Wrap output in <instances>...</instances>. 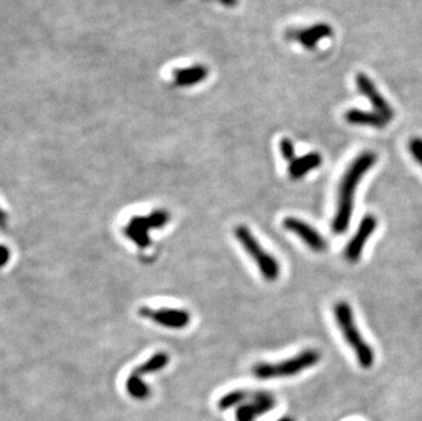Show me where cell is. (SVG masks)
<instances>
[{
	"mask_svg": "<svg viewBox=\"0 0 422 421\" xmlns=\"http://www.w3.org/2000/svg\"><path fill=\"white\" fill-rule=\"evenodd\" d=\"M376 162H377L376 154L369 151L362 152L354 159V162L345 173L339 185L336 212L332 220V231L335 234H343L349 228L354 210L356 189L361 182L362 177L376 165Z\"/></svg>",
	"mask_w": 422,
	"mask_h": 421,
	"instance_id": "cell-1",
	"label": "cell"
},
{
	"mask_svg": "<svg viewBox=\"0 0 422 421\" xmlns=\"http://www.w3.org/2000/svg\"><path fill=\"white\" fill-rule=\"evenodd\" d=\"M334 316L339 328L343 333L345 339L347 341L349 346H351V349L354 350L360 367L364 370L372 368L375 364V350L360 333L350 304H347L346 301L338 302L334 306Z\"/></svg>",
	"mask_w": 422,
	"mask_h": 421,
	"instance_id": "cell-2",
	"label": "cell"
},
{
	"mask_svg": "<svg viewBox=\"0 0 422 421\" xmlns=\"http://www.w3.org/2000/svg\"><path fill=\"white\" fill-rule=\"evenodd\" d=\"M320 359V352L314 349H306L297 356L280 363H258L251 368V374L260 381L290 378L314 367Z\"/></svg>",
	"mask_w": 422,
	"mask_h": 421,
	"instance_id": "cell-3",
	"label": "cell"
},
{
	"mask_svg": "<svg viewBox=\"0 0 422 421\" xmlns=\"http://www.w3.org/2000/svg\"><path fill=\"white\" fill-rule=\"evenodd\" d=\"M234 235L240 243V246L245 249V252L254 260L262 278L268 282L277 280V278L280 276L279 261L261 246V243L257 241L249 227L243 224L236 226L234 230Z\"/></svg>",
	"mask_w": 422,
	"mask_h": 421,
	"instance_id": "cell-4",
	"label": "cell"
},
{
	"mask_svg": "<svg viewBox=\"0 0 422 421\" xmlns=\"http://www.w3.org/2000/svg\"><path fill=\"white\" fill-rule=\"evenodd\" d=\"M170 212L167 210H152L148 216H133L123 227L125 235L132 239L140 249H147L151 245L149 230L163 228L170 221Z\"/></svg>",
	"mask_w": 422,
	"mask_h": 421,
	"instance_id": "cell-5",
	"label": "cell"
},
{
	"mask_svg": "<svg viewBox=\"0 0 422 421\" xmlns=\"http://www.w3.org/2000/svg\"><path fill=\"white\" fill-rule=\"evenodd\" d=\"M140 316L152 320L153 323L170 328V330H182L186 328L190 323V313L179 308H149L141 306L138 309Z\"/></svg>",
	"mask_w": 422,
	"mask_h": 421,
	"instance_id": "cell-6",
	"label": "cell"
},
{
	"mask_svg": "<svg viewBox=\"0 0 422 421\" xmlns=\"http://www.w3.org/2000/svg\"><path fill=\"white\" fill-rule=\"evenodd\" d=\"M283 227L295 234L298 238H301L308 248H310L314 252H324L327 250L328 245L325 238L314 228L312 227L309 223L294 217V216H288L283 220Z\"/></svg>",
	"mask_w": 422,
	"mask_h": 421,
	"instance_id": "cell-7",
	"label": "cell"
},
{
	"mask_svg": "<svg viewBox=\"0 0 422 421\" xmlns=\"http://www.w3.org/2000/svg\"><path fill=\"white\" fill-rule=\"evenodd\" d=\"M376 227H377V219L373 215H367L361 220V223L357 228V232L354 234V237L350 239V242L347 243V246L345 249V256H346L347 261H350V263L360 261V258L362 257L365 243L372 237Z\"/></svg>",
	"mask_w": 422,
	"mask_h": 421,
	"instance_id": "cell-8",
	"label": "cell"
},
{
	"mask_svg": "<svg viewBox=\"0 0 422 421\" xmlns=\"http://www.w3.org/2000/svg\"><path fill=\"white\" fill-rule=\"evenodd\" d=\"M275 397L266 392L251 393V401L242 404L235 411L236 421H254L275 408Z\"/></svg>",
	"mask_w": 422,
	"mask_h": 421,
	"instance_id": "cell-9",
	"label": "cell"
},
{
	"mask_svg": "<svg viewBox=\"0 0 422 421\" xmlns=\"http://www.w3.org/2000/svg\"><path fill=\"white\" fill-rule=\"evenodd\" d=\"M334 33L331 25L328 23H316L310 27L303 29H288L286 32L287 40L299 43L306 49H314L316 45L327 37H331Z\"/></svg>",
	"mask_w": 422,
	"mask_h": 421,
	"instance_id": "cell-10",
	"label": "cell"
},
{
	"mask_svg": "<svg viewBox=\"0 0 422 421\" xmlns=\"http://www.w3.org/2000/svg\"><path fill=\"white\" fill-rule=\"evenodd\" d=\"M356 84H357V88L360 89V92L365 97L369 99V101L375 107L376 112L383 115L388 122L395 117V111L391 108L388 101L380 95V92L377 91V88L375 86V84L371 81L369 77H367L365 74L360 73L356 77Z\"/></svg>",
	"mask_w": 422,
	"mask_h": 421,
	"instance_id": "cell-11",
	"label": "cell"
},
{
	"mask_svg": "<svg viewBox=\"0 0 422 421\" xmlns=\"http://www.w3.org/2000/svg\"><path fill=\"white\" fill-rule=\"evenodd\" d=\"M208 75H210V70L204 64H193L189 67L177 69L173 73L174 84L179 88H189V86L201 84Z\"/></svg>",
	"mask_w": 422,
	"mask_h": 421,
	"instance_id": "cell-12",
	"label": "cell"
},
{
	"mask_svg": "<svg viewBox=\"0 0 422 421\" xmlns=\"http://www.w3.org/2000/svg\"><path fill=\"white\" fill-rule=\"evenodd\" d=\"M345 119L356 126H369V128H375V129H384L388 123V121L380 115L379 112L373 111H361V110H349L345 114Z\"/></svg>",
	"mask_w": 422,
	"mask_h": 421,
	"instance_id": "cell-13",
	"label": "cell"
},
{
	"mask_svg": "<svg viewBox=\"0 0 422 421\" xmlns=\"http://www.w3.org/2000/svg\"><path fill=\"white\" fill-rule=\"evenodd\" d=\"M323 163V158L319 152H310L301 158H297L288 166V176L293 180H301L314 169L320 167Z\"/></svg>",
	"mask_w": 422,
	"mask_h": 421,
	"instance_id": "cell-14",
	"label": "cell"
},
{
	"mask_svg": "<svg viewBox=\"0 0 422 421\" xmlns=\"http://www.w3.org/2000/svg\"><path fill=\"white\" fill-rule=\"evenodd\" d=\"M170 363V356L166 352H158L153 356H151L147 361L140 364L133 372L141 375L142 378L149 374H156L162 370H164Z\"/></svg>",
	"mask_w": 422,
	"mask_h": 421,
	"instance_id": "cell-15",
	"label": "cell"
},
{
	"mask_svg": "<svg viewBox=\"0 0 422 421\" xmlns=\"http://www.w3.org/2000/svg\"><path fill=\"white\" fill-rule=\"evenodd\" d=\"M126 392L137 401H145L151 396L149 386L144 382V378L136 372H132L126 379Z\"/></svg>",
	"mask_w": 422,
	"mask_h": 421,
	"instance_id": "cell-16",
	"label": "cell"
},
{
	"mask_svg": "<svg viewBox=\"0 0 422 421\" xmlns=\"http://www.w3.org/2000/svg\"><path fill=\"white\" fill-rule=\"evenodd\" d=\"M251 393L246 392V390H232L229 393H225L223 397H220V400L217 401V408L220 411H228L231 408L235 407H240L249 397Z\"/></svg>",
	"mask_w": 422,
	"mask_h": 421,
	"instance_id": "cell-17",
	"label": "cell"
},
{
	"mask_svg": "<svg viewBox=\"0 0 422 421\" xmlns=\"http://www.w3.org/2000/svg\"><path fill=\"white\" fill-rule=\"evenodd\" d=\"M279 149H280L282 158L284 160H287L288 163H291L297 159L295 158V148H294V144L290 139H282L280 144H279Z\"/></svg>",
	"mask_w": 422,
	"mask_h": 421,
	"instance_id": "cell-18",
	"label": "cell"
},
{
	"mask_svg": "<svg viewBox=\"0 0 422 421\" xmlns=\"http://www.w3.org/2000/svg\"><path fill=\"white\" fill-rule=\"evenodd\" d=\"M409 151L413 159L422 167V139H412L409 143Z\"/></svg>",
	"mask_w": 422,
	"mask_h": 421,
	"instance_id": "cell-19",
	"label": "cell"
},
{
	"mask_svg": "<svg viewBox=\"0 0 422 421\" xmlns=\"http://www.w3.org/2000/svg\"><path fill=\"white\" fill-rule=\"evenodd\" d=\"M1 252H3V260H1V267H5L8 258H10V250L5 245H1Z\"/></svg>",
	"mask_w": 422,
	"mask_h": 421,
	"instance_id": "cell-20",
	"label": "cell"
},
{
	"mask_svg": "<svg viewBox=\"0 0 422 421\" xmlns=\"http://www.w3.org/2000/svg\"><path fill=\"white\" fill-rule=\"evenodd\" d=\"M219 1L225 7H235L238 3V0H219Z\"/></svg>",
	"mask_w": 422,
	"mask_h": 421,
	"instance_id": "cell-21",
	"label": "cell"
},
{
	"mask_svg": "<svg viewBox=\"0 0 422 421\" xmlns=\"http://www.w3.org/2000/svg\"><path fill=\"white\" fill-rule=\"evenodd\" d=\"M277 421H295L293 418H288V416H286V418H282V419H279Z\"/></svg>",
	"mask_w": 422,
	"mask_h": 421,
	"instance_id": "cell-22",
	"label": "cell"
}]
</instances>
